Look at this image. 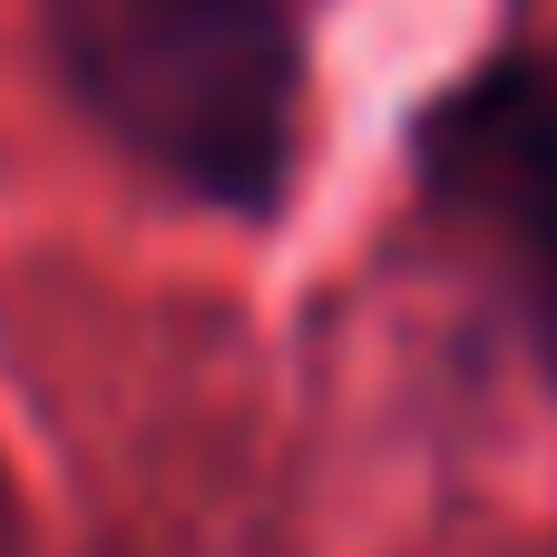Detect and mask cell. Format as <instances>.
I'll use <instances>...</instances> for the list:
<instances>
[{"mask_svg": "<svg viewBox=\"0 0 557 557\" xmlns=\"http://www.w3.org/2000/svg\"><path fill=\"white\" fill-rule=\"evenodd\" d=\"M39 49L137 176L206 215H284L304 166L294 0H39Z\"/></svg>", "mask_w": 557, "mask_h": 557, "instance_id": "cell-1", "label": "cell"}, {"mask_svg": "<svg viewBox=\"0 0 557 557\" xmlns=\"http://www.w3.org/2000/svg\"><path fill=\"white\" fill-rule=\"evenodd\" d=\"M411 176L557 382V39L460 69L411 127Z\"/></svg>", "mask_w": 557, "mask_h": 557, "instance_id": "cell-2", "label": "cell"}, {"mask_svg": "<svg viewBox=\"0 0 557 557\" xmlns=\"http://www.w3.org/2000/svg\"><path fill=\"white\" fill-rule=\"evenodd\" d=\"M10 539H20V490H10V460H0V557H10Z\"/></svg>", "mask_w": 557, "mask_h": 557, "instance_id": "cell-3", "label": "cell"}]
</instances>
